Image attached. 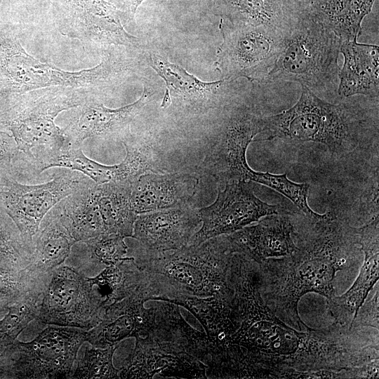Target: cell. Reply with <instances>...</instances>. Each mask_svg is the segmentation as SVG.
Wrapping results in <instances>:
<instances>
[{
  "mask_svg": "<svg viewBox=\"0 0 379 379\" xmlns=\"http://www.w3.org/2000/svg\"><path fill=\"white\" fill-rule=\"evenodd\" d=\"M296 230V250L290 255L268 258L258 265L260 291L271 311L292 328H309L300 319L298 305L308 293L330 299L338 271L351 267L359 248L357 228L330 211L317 220L307 218Z\"/></svg>",
  "mask_w": 379,
  "mask_h": 379,
  "instance_id": "obj_1",
  "label": "cell"
},
{
  "mask_svg": "<svg viewBox=\"0 0 379 379\" xmlns=\"http://www.w3.org/2000/svg\"><path fill=\"white\" fill-rule=\"evenodd\" d=\"M231 279L234 331L215 340L211 361L214 375L218 378H284L302 331L281 321L265 304L253 261L238 258Z\"/></svg>",
  "mask_w": 379,
  "mask_h": 379,
  "instance_id": "obj_2",
  "label": "cell"
},
{
  "mask_svg": "<svg viewBox=\"0 0 379 379\" xmlns=\"http://www.w3.org/2000/svg\"><path fill=\"white\" fill-rule=\"evenodd\" d=\"M234 253L222 235L175 250H140L133 258L147 279L152 300L169 302L181 297L233 298Z\"/></svg>",
  "mask_w": 379,
  "mask_h": 379,
  "instance_id": "obj_3",
  "label": "cell"
},
{
  "mask_svg": "<svg viewBox=\"0 0 379 379\" xmlns=\"http://www.w3.org/2000/svg\"><path fill=\"white\" fill-rule=\"evenodd\" d=\"M301 87L300 98L293 107L262 117V140L319 142L335 156L359 148L369 131L370 123L364 116L350 105L328 102Z\"/></svg>",
  "mask_w": 379,
  "mask_h": 379,
  "instance_id": "obj_4",
  "label": "cell"
},
{
  "mask_svg": "<svg viewBox=\"0 0 379 379\" xmlns=\"http://www.w3.org/2000/svg\"><path fill=\"white\" fill-rule=\"evenodd\" d=\"M340 39L304 8L265 82L295 81L313 93L338 81Z\"/></svg>",
  "mask_w": 379,
  "mask_h": 379,
  "instance_id": "obj_5",
  "label": "cell"
},
{
  "mask_svg": "<svg viewBox=\"0 0 379 379\" xmlns=\"http://www.w3.org/2000/svg\"><path fill=\"white\" fill-rule=\"evenodd\" d=\"M85 102L77 94L48 93L13 107L0 121V130L11 133L26 166L39 174L52 157L72 147L63 128L55 124V118Z\"/></svg>",
  "mask_w": 379,
  "mask_h": 379,
  "instance_id": "obj_6",
  "label": "cell"
},
{
  "mask_svg": "<svg viewBox=\"0 0 379 379\" xmlns=\"http://www.w3.org/2000/svg\"><path fill=\"white\" fill-rule=\"evenodd\" d=\"M262 131V116L246 107H236L222 119L214 133L202 145L200 175L213 177L220 184L236 181L257 182L259 172L246 160L253 138Z\"/></svg>",
  "mask_w": 379,
  "mask_h": 379,
  "instance_id": "obj_7",
  "label": "cell"
},
{
  "mask_svg": "<svg viewBox=\"0 0 379 379\" xmlns=\"http://www.w3.org/2000/svg\"><path fill=\"white\" fill-rule=\"evenodd\" d=\"M222 41L215 66L224 79L265 82L290 33L266 27L234 25L220 18Z\"/></svg>",
  "mask_w": 379,
  "mask_h": 379,
  "instance_id": "obj_8",
  "label": "cell"
},
{
  "mask_svg": "<svg viewBox=\"0 0 379 379\" xmlns=\"http://www.w3.org/2000/svg\"><path fill=\"white\" fill-rule=\"evenodd\" d=\"M86 329L50 325L28 343L18 342L4 351L6 375L29 379L71 378Z\"/></svg>",
  "mask_w": 379,
  "mask_h": 379,
  "instance_id": "obj_9",
  "label": "cell"
},
{
  "mask_svg": "<svg viewBox=\"0 0 379 379\" xmlns=\"http://www.w3.org/2000/svg\"><path fill=\"white\" fill-rule=\"evenodd\" d=\"M114 67L107 58L98 65L70 72L29 55L18 39L0 32V85L6 92L23 93L53 86L81 87L105 81Z\"/></svg>",
  "mask_w": 379,
  "mask_h": 379,
  "instance_id": "obj_10",
  "label": "cell"
},
{
  "mask_svg": "<svg viewBox=\"0 0 379 379\" xmlns=\"http://www.w3.org/2000/svg\"><path fill=\"white\" fill-rule=\"evenodd\" d=\"M104 314L87 277L62 264L51 272L36 319L48 325L89 330L102 321Z\"/></svg>",
  "mask_w": 379,
  "mask_h": 379,
  "instance_id": "obj_11",
  "label": "cell"
},
{
  "mask_svg": "<svg viewBox=\"0 0 379 379\" xmlns=\"http://www.w3.org/2000/svg\"><path fill=\"white\" fill-rule=\"evenodd\" d=\"M92 181L81 173L69 169L39 185H23L13 178L0 189V200L33 248L34 237L47 213L60 201Z\"/></svg>",
  "mask_w": 379,
  "mask_h": 379,
  "instance_id": "obj_12",
  "label": "cell"
},
{
  "mask_svg": "<svg viewBox=\"0 0 379 379\" xmlns=\"http://www.w3.org/2000/svg\"><path fill=\"white\" fill-rule=\"evenodd\" d=\"M250 182L236 181L225 184L224 190H218L214 202L198 209L201 226L188 245H199L210 239L230 234L267 215H293L284 207L260 199Z\"/></svg>",
  "mask_w": 379,
  "mask_h": 379,
  "instance_id": "obj_13",
  "label": "cell"
},
{
  "mask_svg": "<svg viewBox=\"0 0 379 379\" xmlns=\"http://www.w3.org/2000/svg\"><path fill=\"white\" fill-rule=\"evenodd\" d=\"M60 32L86 42L136 46L140 39L124 28L121 13L105 0H51Z\"/></svg>",
  "mask_w": 379,
  "mask_h": 379,
  "instance_id": "obj_14",
  "label": "cell"
},
{
  "mask_svg": "<svg viewBox=\"0 0 379 379\" xmlns=\"http://www.w3.org/2000/svg\"><path fill=\"white\" fill-rule=\"evenodd\" d=\"M185 338L136 340L119 368V378H152L156 374L176 378H206L207 366L185 349Z\"/></svg>",
  "mask_w": 379,
  "mask_h": 379,
  "instance_id": "obj_15",
  "label": "cell"
},
{
  "mask_svg": "<svg viewBox=\"0 0 379 379\" xmlns=\"http://www.w3.org/2000/svg\"><path fill=\"white\" fill-rule=\"evenodd\" d=\"M201 224L198 209L188 202L138 214L132 237L138 241L140 250L144 252L175 250L189 244Z\"/></svg>",
  "mask_w": 379,
  "mask_h": 379,
  "instance_id": "obj_16",
  "label": "cell"
},
{
  "mask_svg": "<svg viewBox=\"0 0 379 379\" xmlns=\"http://www.w3.org/2000/svg\"><path fill=\"white\" fill-rule=\"evenodd\" d=\"M291 215L286 213L267 215L255 225L224 235L229 250L257 265L268 258L291 254L297 248L295 221Z\"/></svg>",
  "mask_w": 379,
  "mask_h": 379,
  "instance_id": "obj_17",
  "label": "cell"
},
{
  "mask_svg": "<svg viewBox=\"0 0 379 379\" xmlns=\"http://www.w3.org/2000/svg\"><path fill=\"white\" fill-rule=\"evenodd\" d=\"M149 63L166 86L162 107H173L185 115H196L216 105L226 79L203 81L159 53L149 54Z\"/></svg>",
  "mask_w": 379,
  "mask_h": 379,
  "instance_id": "obj_18",
  "label": "cell"
},
{
  "mask_svg": "<svg viewBox=\"0 0 379 379\" xmlns=\"http://www.w3.org/2000/svg\"><path fill=\"white\" fill-rule=\"evenodd\" d=\"M357 243L364 254L359 274L351 287L340 296L328 300L330 313L337 324L350 325L379 277L378 214L357 228Z\"/></svg>",
  "mask_w": 379,
  "mask_h": 379,
  "instance_id": "obj_19",
  "label": "cell"
},
{
  "mask_svg": "<svg viewBox=\"0 0 379 379\" xmlns=\"http://www.w3.org/2000/svg\"><path fill=\"white\" fill-rule=\"evenodd\" d=\"M215 13L234 25L266 27L291 33L300 20L303 0H213Z\"/></svg>",
  "mask_w": 379,
  "mask_h": 379,
  "instance_id": "obj_20",
  "label": "cell"
},
{
  "mask_svg": "<svg viewBox=\"0 0 379 379\" xmlns=\"http://www.w3.org/2000/svg\"><path fill=\"white\" fill-rule=\"evenodd\" d=\"M153 93L145 86L138 100L117 109L107 108L97 101H86L63 128L72 147H78L88 138H107L121 133L141 113Z\"/></svg>",
  "mask_w": 379,
  "mask_h": 379,
  "instance_id": "obj_21",
  "label": "cell"
},
{
  "mask_svg": "<svg viewBox=\"0 0 379 379\" xmlns=\"http://www.w3.org/2000/svg\"><path fill=\"white\" fill-rule=\"evenodd\" d=\"M199 176L190 172L147 173L131 185V199L138 215L190 202Z\"/></svg>",
  "mask_w": 379,
  "mask_h": 379,
  "instance_id": "obj_22",
  "label": "cell"
},
{
  "mask_svg": "<svg viewBox=\"0 0 379 379\" xmlns=\"http://www.w3.org/2000/svg\"><path fill=\"white\" fill-rule=\"evenodd\" d=\"M344 63L338 75V93L342 97L362 95L378 98L379 48L356 40L341 41Z\"/></svg>",
  "mask_w": 379,
  "mask_h": 379,
  "instance_id": "obj_23",
  "label": "cell"
},
{
  "mask_svg": "<svg viewBox=\"0 0 379 379\" xmlns=\"http://www.w3.org/2000/svg\"><path fill=\"white\" fill-rule=\"evenodd\" d=\"M126 157L115 165L114 182L130 185L147 173L171 172L169 150L159 136L145 133L122 140Z\"/></svg>",
  "mask_w": 379,
  "mask_h": 379,
  "instance_id": "obj_24",
  "label": "cell"
},
{
  "mask_svg": "<svg viewBox=\"0 0 379 379\" xmlns=\"http://www.w3.org/2000/svg\"><path fill=\"white\" fill-rule=\"evenodd\" d=\"M305 10L341 41L356 40L375 0H305Z\"/></svg>",
  "mask_w": 379,
  "mask_h": 379,
  "instance_id": "obj_25",
  "label": "cell"
},
{
  "mask_svg": "<svg viewBox=\"0 0 379 379\" xmlns=\"http://www.w3.org/2000/svg\"><path fill=\"white\" fill-rule=\"evenodd\" d=\"M95 184L92 181L54 206L62 224L76 242L105 234L95 197Z\"/></svg>",
  "mask_w": 379,
  "mask_h": 379,
  "instance_id": "obj_26",
  "label": "cell"
},
{
  "mask_svg": "<svg viewBox=\"0 0 379 379\" xmlns=\"http://www.w3.org/2000/svg\"><path fill=\"white\" fill-rule=\"evenodd\" d=\"M75 243L53 207L41 221L34 237L29 266L42 272H51L64 263Z\"/></svg>",
  "mask_w": 379,
  "mask_h": 379,
  "instance_id": "obj_27",
  "label": "cell"
},
{
  "mask_svg": "<svg viewBox=\"0 0 379 379\" xmlns=\"http://www.w3.org/2000/svg\"><path fill=\"white\" fill-rule=\"evenodd\" d=\"M95 197L105 234L132 237L138 214L131 199V186L114 182L95 184Z\"/></svg>",
  "mask_w": 379,
  "mask_h": 379,
  "instance_id": "obj_28",
  "label": "cell"
},
{
  "mask_svg": "<svg viewBox=\"0 0 379 379\" xmlns=\"http://www.w3.org/2000/svg\"><path fill=\"white\" fill-rule=\"evenodd\" d=\"M32 252L0 200V267L25 268L31 262Z\"/></svg>",
  "mask_w": 379,
  "mask_h": 379,
  "instance_id": "obj_29",
  "label": "cell"
},
{
  "mask_svg": "<svg viewBox=\"0 0 379 379\" xmlns=\"http://www.w3.org/2000/svg\"><path fill=\"white\" fill-rule=\"evenodd\" d=\"M42 292L29 293L8 307L0 321V352L13 344L18 335L39 312Z\"/></svg>",
  "mask_w": 379,
  "mask_h": 379,
  "instance_id": "obj_30",
  "label": "cell"
},
{
  "mask_svg": "<svg viewBox=\"0 0 379 379\" xmlns=\"http://www.w3.org/2000/svg\"><path fill=\"white\" fill-rule=\"evenodd\" d=\"M52 167H61L85 175L95 184L112 182L114 166L100 164L87 157L79 147H70L48 159L43 171Z\"/></svg>",
  "mask_w": 379,
  "mask_h": 379,
  "instance_id": "obj_31",
  "label": "cell"
},
{
  "mask_svg": "<svg viewBox=\"0 0 379 379\" xmlns=\"http://www.w3.org/2000/svg\"><path fill=\"white\" fill-rule=\"evenodd\" d=\"M118 345L104 348L86 347L78 359L71 378L109 379L119 378V369L113 364V355Z\"/></svg>",
  "mask_w": 379,
  "mask_h": 379,
  "instance_id": "obj_32",
  "label": "cell"
},
{
  "mask_svg": "<svg viewBox=\"0 0 379 379\" xmlns=\"http://www.w3.org/2000/svg\"><path fill=\"white\" fill-rule=\"evenodd\" d=\"M124 237L116 234H101L83 241L91 262L105 267L124 260L128 252Z\"/></svg>",
  "mask_w": 379,
  "mask_h": 379,
  "instance_id": "obj_33",
  "label": "cell"
},
{
  "mask_svg": "<svg viewBox=\"0 0 379 379\" xmlns=\"http://www.w3.org/2000/svg\"><path fill=\"white\" fill-rule=\"evenodd\" d=\"M22 167H26V164L13 137L0 130V189L15 178Z\"/></svg>",
  "mask_w": 379,
  "mask_h": 379,
  "instance_id": "obj_34",
  "label": "cell"
},
{
  "mask_svg": "<svg viewBox=\"0 0 379 379\" xmlns=\"http://www.w3.org/2000/svg\"><path fill=\"white\" fill-rule=\"evenodd\" d=\"M378 287L373 297L361 306L350 327L368 326L378 330Z\"/></svg>",
  "mask_w": 379,
  "mask_h": 379,
  "instance_id": "obj_35",
  "label": "cell"
},
{
  "mask_svg": "<svg viewBox=\"0 0 379 379\" xmlns=\"http://www.w3.org/2000/svg\"><path fill=\"white\" fill-rule=\"evenodd\" d=\"M124 11L129 20L134 18L135 12L139 6L145 0H121Z\"/></svg>",
  "mask_w": 379,
  "mask_h": 379,
  "instance_id": "obj_36",
  "label": "cell"
},
{
  "mask_svg": "<svg viewBox=\"0 0 379 379\" xmlns=\"http://www.w3.org/2000/svg\"><path fill=\"white\" fill-rule=\"evenodd\" d=\"M205 2L206 3V4L211 7V4H212V2L213 0H204Z\"/></svg>",
  "mask_w": 379,
  "mask_h": 379,
  "instance_id": "obj_37",
  "label": "cell"
},
{
  "mask_svg": "<svg viewBox=\"0 0 379 379\" xmlns=\"http://www.w3.org/2000/svg\"><path fill=\"white\" fill-rule=\"evenodd\" d=\"M1 2H2V0H0V6H1Z\"/></svg>",
  "mask_w": 379,
  "mask_h": 379,
  "instance_id": "obj_38",
  "label": "cell"
}]
</instances>
